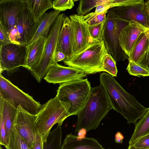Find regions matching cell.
<instances>
[{
	"label": "cell",
	"instance_id": "6da1fadb",
	"mask_svg": "<svg viewBox=\"0 0 149 149\" xmlns=\"http://www.w3.org/2000/svg\"><path fill=\"white\" fill-rule=\"evenodd\" d=\"M100 84L107 95L112 109L120 113L127 123H136L147 109L133 96L125 90L114 77L105 72L101 74Z\"/></svg>",
	"mask_w": 149,
	"mask_h": 149
},
{
	"label": "cell",
	"instance_id": "7a4b0ae2",
	"mask_svg": "<svg viewBox=\"0 0 149 149\" xmlns=\"http://www.w3.org/2000/svg\"><path fill=\"white\" fill-rule=\"evenodd\" d=\"M112 109L105 91L100 84L91 88L84 106L77 115L75 133L81 129L86 131L96 129L102 120Z\"/></svg>",
	"mask_w": 149,
	"mask_h": 149
},
{
	"label": "cell",
	"instance_id": "3957f363",
	"mask_svg": "<svg viewBox=\"0 0 149 149\" xmlns=\"http://www.w3.org/2000/svg\"><path fill=\"white\" fill-rule=\"evenodd\" d=\"M70 106L69 103L61 101L56 95L41 105L35 123L44 143L46 142L52 127L56 124L63 123L70 116L68 110Z\"/></svg>",
	"mask_w": 149,
	"mask_h": 149
},
{
	"label": "cell",
	"instance_id": "277c9868",
	"mask_svg": "<svg viewBox=\"0 0 149 149\" xmlns=\"http://www.w3.org/2000/svg\"><path fill=\"white\" fill-rule=\"evenodd\" d=\"M91 89L87 78L75 79L60 84L56 95L61 101L70 104V116L77 115L85 104Z\"/></svg>",
	"mask_w": 149,
	"mask_h": 149
},
{
	"label": "cell",
	"instance_id": "5b68a950",
	"mask_svg": "<svg viewBox=\"0 0 149 149\" xmlns=\"http://www.w3.org/2000/svg\"><path fill=\"white\" fill-rule=\"evenodd\" d=\"M108 53L103 40L93 41L83 51L63 62L68 66L79 69L86 74H95L103 72V61Z\"/></svg>",
	"mask_w": 149,
	"mask_h": 149
},
{
	"label": "cell",
	"instance_id": "8992f818",
	"mask_svg": "<svg viewBox=\"0 0 149 149\" xmlns=\"http://www.w3.org/2000/svg\"><path fill=\"white\" fill-rule=\"evenodd\" d=\"M60 14L52 25L47 37L41 60L38 65L30 70L32 75L40 83L54 63V61L59 32L65 18Z\"/></svg>",
	"mask_w": 149,
	"mask_h": 149
},
{
	"label": "cell",
	"instance_id": "52a82bcc",
	"mask_svg": "<svg viewBox=\"0 0 149 149\" xmlns=\"http://www.w3.org/2000/svg\"><path fill=\"white\" fill-rule=\"evenodd\" d=\"M107 14L103 40L108 52L116 62L128 60V56L120 45L119 40L121 29L128 23L119 19L109 10Z\"/></svg>",
	"mask_w": 149,
	"mask_h": 149
},
{
	"label": "cell",
	"instance_id": "ba28073f",
	"mask_svg": "<svg viewBox=\"0 0 149 149\" xmlns=\"http://www.w3.org/2000/svg\"><path fill=\"white\" fill-rule=\"evenodd\" d=\"M0 96L12 100L17 107L20 105L31 114L36 115L41 105L33 97L0 74Z\"/></svg>",
	"mask_w": 149,
	"mask_h": 149
},
{
	"label": "cell",
	"instance_id": "9c48e42d",
	"mask_svg": "<svg viewBox=\"0 0 149 149\" xmlns=\"http://www.w3.org/2000/svg\"><path fill=\"white\" fill-rule=\"evenodd\" d=\"M39 21L36 22L26 7L13 29L8 33L12 43L27 46L38 28Z\"/></svg>",
	"mask_w": 149,
	"mask_h": 149
},
{
	"label": "cell",
	"instance_id": "30bf717a",
	"mask_svg": "<svg viewBox=\"0 0 149 149\" xmlns=\"http://www.w3.org/2000/svg\"><path fill=\"white\" fill-rule=\"evenodd\" d=\"M27 47L11 43L0 46V74L6 70L11 75L24 64Z\"/></svg>",
	"mask_w": 149,
	"mask_h": 149
},
{
	"label": "cell",
	"instance_id": "8fae6325",
	"mask_svg": "<svg viewBox=\"0 0 149 149\" xmlns=\"http://www.w3.org/2000/svg\"><path fill=\"white\" fill-rule=\"evenodd\" d=\"M83 16L77 14L69 17L71 23L73 56L85 49L93 41L90 33L88 26L84 20Z\"/></svg>",
	"mask_w": 149,
	"mask_h": 149
},
{
	"label": "cell",
	"instance_id": "7c38bea8",
	"mask_svg": "<svg viewBox=\"0 0 149 149\" xmlns=\"http://www.w3.org/2000/svg\"><path fill=\"white\" fill-rule=\"evenodd\" d=\"M109 10L122 21L129 23L133 20L149 28V16L144 1L133 5L113 7Z\"/></svg>",
	"mask_w": 149,
	"mask_h": 149
},
{
	"label": "cell",
	"instance_id": "4fadbf2b",
	"mask_svg": "<svg viewBox=\"0 0 149 149\" xmlns=\"http://www.w3.org/2000/svg\"><path fill=\"white\" fill-rule=\"evenodd\" d=\"M14 127L27 144L32 148L38 131L35 121L36 115L30 113L19 105Z\"/></svg>",
	"mask_w": 149,
	"mask_h": 149
},
{
	"label": "cell",
	"instance_id": "5bb4252c",
	"mask_svg": "<svg viewBox=\"0 0 149 149\" xmlns=\"http://www.w3.org/2000/svg\"><path fill=\"white\" fill-rule=\"evenodd\" d=\"M26 7L25 0L0 1V22L6 28L8 33Z\"/></svg>",
	"mask_w": 149,
	"mask_h": 149
},
{
	"label": "cell",
	"instance_id": "9a60e30c",
	"mask_svg": "<svg viewBox=\"0 0 149 149\" xmlns=\"http://www.w3.org/2000/svg\"><path fill=\"white\" fill-rule=\"evenodd\" d=\"M86 77L87 74L79 69L55 63L50 68L44 78L49 83L61 84Z\"/></svg>",
	"mask_w": 149,
	"mask_h": 149
},
{
	"label": "cell",
	"instance_id": "2e32d148",
	"mask_svg": "<svg viewBox=\"0 0 149 149\" xmlns=\"http://www.w3.org/2000/svg\"><path fill=\"white\" fill-rule=\"evenodd\" d=\"M148 29L133 20L131 21L122 29L119 35V43L127 56L140 35Z\"/></svg>",
	"mask_w": 149,
	"mask_h": 149
},
{
	"label": "cell",
	"instance_id": "e0dca14e",
	"mask_svg": "<svg viewBox=\"0 0 149 149\" xmlns=\"http://www.w3.org/2000/svg\"><path fill=\"white\" fill-rule=\"evenodd\" d=\"M61 51L65 55L64 61H68L73 56L70 20L66 16L59 33L56 51Z\"/></svg>",
	"mask_w": 149,
	"mask_h": 149
},
{
	"label": "cell",
	"instance_id": "ac0fdd59",
	"mask_svg": "<svg viewBox=\"0 0 149 149\" xmlns=\"http://www.w3.org/2000/svg\"><path fill=\"white\" fill-rule=\"evenodd\" d=\"M17 112V107L12 100L0 96V114L5 122L8 145L11 132L14 127Z\"/></svg>",
	"mask_w": 149,
	"mask_h": 149
},
{
	"label": "cell",
	"instance_id": "d6986e66",
	"mask_svg": "<svg viewBox=\"0 0 149 149\" xmlns=\"http://www.w3.org/2000/svg\"><path fill=\"white\" fill-rule=\"evenodd\" d=\"M61 149H105L95 139L76 136L70 133L66 135Z\"/></svg>",
	"mask_w": 149,
	"mask_h": 149
},
{
	"label": "cell",
	"instance_id": "ffe728a7",
	"mask_svg": "<svg viewBox=\"0 0 149 149\" xmlns=\"http://www.w3.org/2000/svg\"><path fill=\"white\" fill-rule=\"evenodd\" d=\"M47 37H41L27 47L24 67L30 70L37 66L41 59Z\"/></svg>",
	"mask_w": 149,
	"mask_h": 149
},
{
	"label": "cell",
	"instance_id": "44dd1931",
	"mask_svg": "<svg viewBox=\"0 0 149 149\" xmlns=\"http://www.w3.org/2000/svg\"><path fill=\"white\" fill-rule=\"evenodd\" d=\"M61 12L54 10L43 15L39 20L37 29L29 45L41 37H47L52 25Z\"/></svg>",
	"mask_w": 149,
	"mask_h": 149
},
{
	"label": "cell",
	"instance_id": "7402d4cb",
	"mask_svg": "<svg viewBox=\"0 0 149 149\" xmlns=\"http://www.w3.org/2000/svg\"><path fill=\"white\" fill-rule=\"evenodd\" d=\"M27 7L36 22H39L48 9L52 8L51 0H25Z\"/></svg>",
	"mask_w": 149,
	"mask_h": 149
},
{
	"label": "cell",
	"instance_id": "603a6c76",
	"mask_svg": "<svg viewBox=\"0 0 149 149\" xmlns=\"http://www.w3.org/2000/svg\"><path fill=\"white\" fill-rule=\"evenodd\" d=\"M146 31L142 33L137 39L128 56L129 61L136 63L149 48V41Z\"/></svg>",
	"mask_w": 149,
	"mask_h": 149
},
{
	"label": "cell",
	"instance_id": "cb8c5ba5",
	"mask_svg": "<svg viewBox=\"0 0 149 149\" xmlns=\"http://www.w3.org/2000/svg\"><path fill=\"white\" fill-rule=\"evenodd\" d=\"M149 134V107L135 124L133 133L129 142L130 144Z\"/></svg>",
	"mask_w": 149,
	"mask_h": 149
},
{
	"label": "cell",
	"instance_id": "d4e9b609",
	"mask_svg": "<svg viewBox=\"0 0 149 149\" xmlns=\"http://www.w3.org/2000/svg\"><path fill=\"white\" fill-rule=\"evenodd\" d=\"M62 123L58 124L57 127L50 131L46 142L44 143V149H61Z\"/></svg>",
	"mask_w": 149,
	"mask_h": 149
},
{
	"label": "cell",
	"instance_id": "484cf974",
	"mask_svg": "<svg viewBox=\"0 0 149 149\" xmlns=\"http://www.w3.org/2000/svg\"><path fill=\"white\" fill-rule=\"evenodd\" d=\"M7 149H33L21 136L17 129L13 127L11 132Z\"/></svg>",
	"mask_w": 149,
	"mask_h": 149
},
{
	"label": "cell",
	"instance_id": "4316f807",
	"mask_svg": "<svg viewBox=\"0 0 149 149\" xmlns=\"http://www.w3.org/2000/svg\"><path fill=\"white\" fill-rule=\"evenodd\" d=\"M109 0H80L76 9L77 14L86 15L93 8L108 2Z\"/></svg>",
	"mask_w": 149,
	"mask_h": 149
},
{
	"label": "cell",
	"instance_id": "83f0119b",
	"mask_svg": "<svg viewBox=\"0 0 149 149\" xmlns=\"http://www.w3.org/2000/svg\"><path fill=\"white\" fill-rule=\"evenodd\" d=\"M102 69L113 77H116L118 70L116 62L112 56L108 53L106 54L103 59Z\"/></svg>",
	"mask_w": 149,
	"mask_h": 149
},
{
	"label": "cell",
	"instance_id": "f1b7e54d",
	"mask_svg": "<svg viewBox=\"0 0 149 149\" xmlns=\"http://www.w3.org/2000/svg\"><path fill=\"white\" fill-rule=\"evenodd\" d=\"M108 10L101 13H91L83 16V18L88 26L95 25L105 21Z\"/></svg>",
	"mask_w": 149,
	"mask_h": 149
},
{
	"label": "cell",
	"instance_id": "f546056e",
	"mask_svg": "<svg viewBox=\"0 0 149 149\" xmlns=\"http://www.w3.org/2000/svg\"><path fill=\"white\" fill-rule=\"evenodd\" d=\"M126 70L131 75L140 77L149 76L148 70L131 61H129Z\"/></svg>",
	"mask_w": 149,
	"mask_h": 149
},
{
	"label": "cell",
	"instance_id": "4dcf8cb0",
	"mask_svg": "<svg viewBox=\"0 0 149 149\" xmlns=\"http://www.w3.org/2000/svg\"><path fill=\"white\" fill-rule=\"evenodd\" d=\"M105 22V21H104L95 25L88 26L90 33L93 41L100 42L103 41V36Z\"/></svg>",
	"mask_w": 149,
	"mask_h": 149
},
{
	"label": "cell",
	"instance_id": "1f68e13d",
	"mask_svg": "<svg viewBox=\"0 0 149 149\" xmlns=\"http://www.w3.org/2000/svg\"><path fill=\"white\" fill-rule=\"evenodd\" d=\"M53 8L55 10L63 11L71 9L74 6L73 0H56L52 3Z\"/></svg>",
	"mask_w": 149,
	"mask_h": 149
},
{
	"label": "cell",
	"instance_id": "d6a6232c",
	"mask_svg": "<svg viewBox=\"0 0 149 149\" xmlns=\"http://www.w3.org/2000/svg\"><path fill=\"white\" fill-rule=\"evenodd\" d=\"M143 1V0H109L108 3L110 9L116 7L133 5L140 3Z\"/></svg>",
	"mask_w": 149,
	"mask_h": 149
},
{
	"label": "cell",
	"instance_id": "836d02e7",
	"mask_svg": "<svg viewBox=\"0 0 149 149\" xmlns=\"http://www.w3.org/2000/svg\"><path fill=\"white\" fill-rule=\"evenodd\" d=\"M129 145L133 147L139 148L149 147V134L137 139Z\"/></svg>",
	"mask_w": 149,
	"mask_h": 149
},
{
	"label": "cell",
	"instance_id": "e575fe53",
	"mask_svg": "<svg viewBox=\"0 0 149 149\" xmlns=\"http://www.w3.org/2000/svg\"><path fill=\"white\" fill-rule=\"evenodd\" d=\"M11 43L7 30L2 23L0 22V46Z\"/></svg>",
	"mask_w": 149,
	"mask_h": 149
},
{
	"label": "cell",
	"instance_id": "d590c367",
	"mask_svg": "<svg viewBox=\"0 0 149 149\" xmlns=\"http://www.w3.org/2000/svg\"><path fill=\"white\" fill-rule=\"evenodd\" d=\"M0 143L5 147L8 146L6 138V130L5 122L2 116L0 114Z\"/></svg>",
	"mask_w": 149,
	"mask_h": 149
},
{
	"label": "cell",
	"instance_id": "8d00e7d4",
	"mask_svg": "<svg viewBox=\"0 0 149 149\" xmlns=\"http://www.w3.org/2000/svg\"><path fill=\"white\" fill-rule=\"evenodd\" d=\"M136 64L149 71V48Z\"/></svg>",
	"mask_w": 149,
	"mask_h": 149
},
{
	"label": "cell",
	"instance_id": "74e56055",
	"mask_svg": "<svg viewBox=\"0 0 149 149\" xmlns=\"http://www.w3.org/2000/svg\"><path fill=\"white\" fill-rule=\"evenodd\" d=\"M32 148L33 149H44V142L42 138L38 131L37 132Z\"/></svg>",
	"mask_w": 149,
	"mask_h": 149
},
{
	"label": "cell",
	"instance_id": "f35d334b",
	"mask_svg": "<svg viewBox=\"0 0 149 149\" xmlns=\"http://www.w3.org/2000/svg\"><path fill=\"white\" fill-rule=\"evenodd\" d=\"M66 58L65 55L61 51H55L54 56V61L55 63L61 61H64Z\"/></svg>",
	"mask_w": 149,
	"mask_h": 149
},
{
	"label": "cell",
	"instance_id": "ab89813d",
	"mask_svg": "<svg viewBox=\"0 0 149 149\" xmlns=\"http://www.w3.org/2000/svg\"><path fill=\"white\" fill-rule=\"evenodd\" d=\"M107 3L97 6L94 12L97 13H101L109 10L110 8Z\"/></svg>",
	"mask_w": 149,
	"mask_h": 149
},
{
	"label": "cell",
	"instance_id": "60d3db41",
	"mask_svg": "<svg viewBox=\"0 0 149 149\" xmlns=\"http://www.w3.org/2000/svg\"><path fill=\"white\" fill-rule=\"evenodd\" d=\"M124 137L122 134L119 132H118L115 134V139L123 140Z\"/></svg>",
	"mask_w": 149,
	"mask_h": 149
},
{
	"label": "cell",
	"instance_id": "b9f144b4",
	"mask_svg": "<svg viewBox=\"0 0 149 149\" xmlns=\"http://www.w3.org/2000/svg\"><path fill=\"white\" fill-rule=\"evenodd\" d=\"M145 5L147 13L149 16V0L145 2Z\"/></svg>",
	"mask_w": 149,
	"mask_h": 149
},
{
	"label": "cell",
	"instance_id": "7bdbcfd3",
	"mask_svg": "<svg viewBox=\"0 0 149 149\" xmlns=\"http://www.w3.org/2000/svg\"><path fill=\"white\" fill-rule=\"evenodd\" d=\"M127 149H149V147L145 148H135L129 145Z\"/></svg>",
	"mask_w": 149,
	"mask_h": 149
},
{
	"label": "cell",
	"instance_id": "ee69618b",
	"mask_svg": "<svg viewBox=\"0 0 149 149\" xmlns=\"http://www.w3.org/2000/svg\"><path fill=\"white\" fill-rule=\"evenodd\" d=\"M115 141L117 143H121L123 142V140L115 139Z\"/></svg>",
	"mask_w": 149,
	"mask_h": 149
},
{
	"label": "cell",
	"instance_id": "f6af8a7d",
	"mask_svg": "<svg viewBox=\"0 0 149 149\" xmlns=\"http://www.w3.org/2000/svg\"><path fill=\"white\" fill-rule=\"evenodd\" d=\"M146 35L148 37V38L149 41V28L148 29L146 32Z\"/></svg>",
	"mask_w": 149,
	"mask_h": 149
}]
</instances>
